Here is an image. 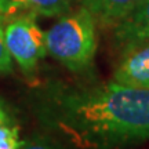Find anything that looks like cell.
<instances>
[{
	"mask_svg": "<svg viewBox=\"0 0 149 149\" xmlns=\"http://www.w3.org/2000/svg\"><path fill=\"white\" fill-rule=\"evenodd\" d=\"M42 127L77 149H122L149 141V90L116 81H48L35 93Z\"/></svg>",
	"mask_w": 149,
	"mask_h": 149,
	"instance_id": "6da1fadb",
	"label": "cell"
},
{
	"mask_svg": "<svg viewBox=\"0 0 149 149\" xmlns=\"http://www.w3.org/2000/svg\"><path fill=\"white\" fill-rule=\"evenodd\" d=\"M97 44V21L83 6L62 15L46 32L47 53L73 73L90 70Z\"/></svg>",
	"mask_w": 149,
	"mask_h": 149,
	"instance_id": "7a4b0ae2",
	"label": "cell"
},
{
	"mask_svg": "<svg viewBox=\"0 0 149 149\" xmlns=\"http://www.w3.org/2000/svg\"><path fill=\"white\" fill-rule=\"evenodd\" d=\"M4 43L13 61L25 76L35 74L39 62L47 54L46 32L35 15H18L4 22Z\"/></svg>",
	"mask_w": 149,
	"mask_h": 149,
	"instance_id": "3957f363",
	"label": "cell"
},
{
	"mask_svg": "<svg viewBox=\"0 0 149 149\" xmlns=\"http://www.w3.org/2000/svg\"><path fill=\"white\" fill-rule=\"evenodd\" d=\"M113 81L149 90V39L123 44L122 55L113 72Z\"/></svg>",
	"mask_w": 149,
	"mask_h": 149,
	"instance_id": "277c9868",
	"label": "cell"
},
{
	"mask_svg": "<svg viewBox=\"0 0 149 149\" xmlns=\"http://www.w3.org/2000/svg\"><path fill=\"white\" fill-rule=\"evenodd\" d=\"M73 0H0V17L8 21L18 15L62 17L70 11Z\"/></svg>",
	"mask_w": 149,
	"mask_h": 149,
	"instance_id": "5b68a950",
	"label": "cell"
},
{
	"mask_svg": "<svg viewBox=\"0 0 149 149\" xmlns=\"http://www.w3.org/2000/svg\"><path fill=\"white\" fill-rule=\"evenodd\" d=\"M86 7L101 26L115 28L144 0H76Z\"/></svg>",
	"mask_w": 149,
	"mask_h": 149,
	"instance_id": "8992f818",
	"label": "cell"
},
{
	"mask_svg": "<svg viewBox=\"0 0 149 149\" xmlns=\"http://www.w3.org/2000/svg\"><path fill=\"white\" fill-rule=\"evenodd\" d=\"M113 29L116 40L122 44L149 39V0H144Z\"/></svg>",
	"mask_w": 149,
	"mask_h": 149,
	"instance_id": "52a82bcc",
	"label": "cell"
},
{
	"mask_svg": "<svg viewBox=\"0 0 149 149\" xmlns=\"http://www.w3.org/2000/svg\"><path fill=\"white\" fill-rule=\"evenodd\" d=\"M21 142L19 127L17 123L0 126V149H19Z\"/></svg>",
	"mask_w": 149,
	"mask_h": 149,
	"instance_id": "ba28073f",
	"label": "cell"
},
{
	"mask_svg": "<svg viewBox=\"0 0 149 149\" xmlns=\"http://www.w3.org/2000/svg\"><path fill=\"white\" fill-rule=\"evenodd\" d=\"M19 149H66L59 141L46 135H32L22 139Z\"/></svg>",
	"mask_w": 149,
	"mask_h": 149,
	"instance_id": "9c48e42d",
	"label": "cell"
},
{
	"mask_svg": "<svg viewBox=\"0 0 149 149\" xmlns=\"http://www.w3.org/2000/svg\"><path fill=\"white\" fill-rule=\"evenodd\" d=\"M13 72V59L4 43V24H0V76Z\"/></svg>",
	"mask_w": 149,
	"mask_h": 149,
	"instance_id": "30bf717a",
	"label": "cell"
},
{
	"mask_svg": "<svg viewBox=\"0 0 149 149\" xmlns=\"http://www.w3.org/2000/svg\"><path fill=\"white\" fill-rule=\"evenodd\" d=\"M17 123L15 117L13 116V113L10 112L8 107L6 105V102L0 98V126L4 124H14Z\"/></svg>",
	"mask_w": 149,
	"mask_h": 149,
	"instance_id": "8fae6325",
	"label": "cell"
},
{
	"mask_svg": "<svg viewBox=\"0 0 149 149\" xmlns=\"http://www.w3.org/2000/svg\"><path fill=\"white\" fill-rule=\"evenodd\" d=\"M0 24H4V21H3V18L0 17Z\"/></svg>",
	"mask_w": 149,
	"mask_h": 149,
	"instance_id": "7c38bea8",
	"label": "cell"
}]
</instances>
